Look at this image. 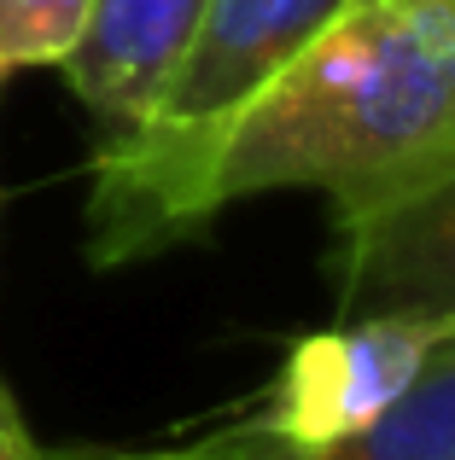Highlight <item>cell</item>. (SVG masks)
<instances>
[{"label":"cell","mask_w":455,"mask_h":460,"mask_svg":"<svg viewBox=\"0 0 455 460\" xmlns=\"http://www.w3.org/2000/svg\"><path fill=\"white\" fill-rule=\"evenodd\" d=\"M333 314L455 321V146L333 199Z\"/></svg>","instance_id":"3"},{"label":"cell","mask_w":455,"mask_h":460,"mask_svg":"<svg viewBox=\"0 0 455 460\" xmlns=\"http://www.w3.org/2000/svg\"><path fill=\"white\" fill-rule=\"evenodd\" d=\"M41 460H455V338L433 349L421 379L386 414H374L362 431L327 449H286L239 414L182 443H147V449L76 443V449H47Z\"/></svg>","instance_id":"5"},{"label":"cell","mask_w":455,"mask_h":460,"mask_svg":"<svg viewBox=\"0 0 455 460\" xmlns=\"http://www.w3.org/2000/svg\"><path fill=\"white\" fill-rule=\"evenodd\" d=\"M455 146V0H344L210 169L217 216L263 192L362 187Z\"/></svg>","instance_id":"1"},{"label":"cell","mask_w":455,"mask_h":460,"mask_svg":"<svg viewBox=\"0 0 455 460\" xmlns=\"http://www.w3.org/2000/svg\"><path fill=\"white\" fill-rule=\"evenodd\" d=\"M47 449L30 438V426H23L18 402H12V391L0 385V460H41Z\"/></svg>","instance_id":"8"},{"label":"cell","mask_w":455,"mask_h":460,"mask_svg":"<svg viewBox=\"0 0 455 460\" xmlns=\"http://www.w3.org/2000/svg\"><path fill=\"white\" fill-rule=\"evenodd\" d=\"M94 0H0V82L12 70L65 65Z\"/></svg>","instance_id":"7"},{"label":"cell","mask_w":455,"mask_h":460,"mask_svg":"<svg viewBox=\"0 0 455 460\" xmlns=\"http://www.w3.org/2000/svg\"><path fill=\"white\" fill-rule=\"evenodd\" d=\"M205 0H94L76 47L65 53L70 93L88 105L100 140H117L164 100Z\"/></svg>","instance_id":"6"},{"label":"cell","mask_w":455,"mask_h":460,"mask_svg":"<svg viewBox=\"0 0 455 460\" xmlns=\"http://www.w3.org/2000/svg\"><path fill=\"white\" fill-rule=\"evenodd\" d=\"M450 338L455 321H426V314L333 321L321 332L292 338L286 361L274 367L245 420L286 449H327L362 431L374 414H386Z\"/></svg>","instance_id":"4"},{"label":"cell","mask_w":455,"mask_h":460,"mask_svg":"<svg viewBox=\"0 0 455 460\" xmlns=\"http://www.w3.org/2000/svg\"><path fill=\"white\" fill-rule=\"evenodd\" d=\"M344 0H205L164 100L140 128L100 140L88 187V262L123 269L217 222L210 169L234 123L292 70Z\"/></svg>","instance_id":"2"}]
</instances>
